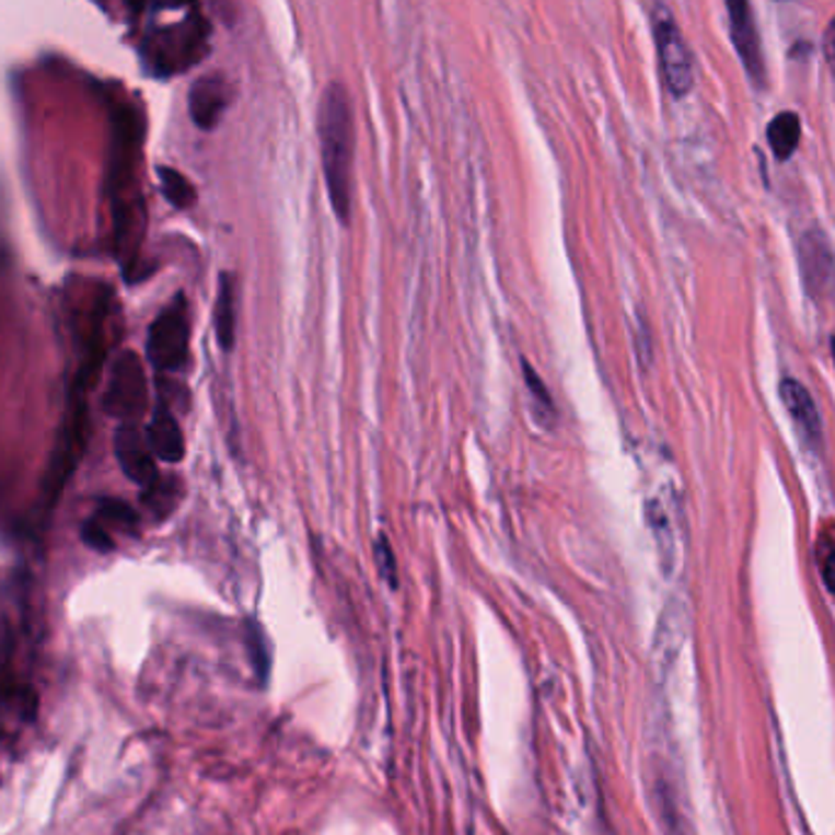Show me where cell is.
Instances as JSON below:
<instances>
[{"instance_id": "1", "label": "cell", "mask_w": 835, "mask_h": 835, "mask_svg": "<svg viewBox=\"0 0 835 835\" xmlns=\"http://www.w3.org/2000/svg\"><path fill=\"white\" fill-rule=\"evenodd\" d=\"M316 130L332 209L338 221L350 225V216H353L356 126L348 89L341 81H334V84L326 86L322 103H318Z\"/></svg>"}, {"instance_id": "2", "label": "cell", "mask_w": 835, "mask_h": 835, "mask_svg": "<svg viewBox=\"0 0 835 835\" xmlns=\"http://www.w3.org/2000/svg\"><path fill=\"white\" fill-rule=\"evenodd\" d=\"M652 33L657 43L659 67H662V77L666 89L672 91L676 98H684L691 94L696 81V67L694 55L686 45V39L679 30L676 20L664 3H654L652 8Z\"/></svg>"}, {"instance_id": "3", "label": "cell", "mask_w": 835, "mask_h": 835, "mask_svg": "<svg viewBox=\"0 0 835 835\" xmlns=\"http://www.w3.org/2000/svg\"><path fill=\"white\" fill-rule=\"evenodd\" d=\"M146 356L150 363L164 373H179L189 360V318L187 304L179 294L164 312L154 318L148 334Z\"/></svg>"}, {"instance_id": "4", "label": "cell", "mask_w": 835, "mask_h": 835, "mask_svg": "<svg viewBox=\"0 0 835 835\" xmlns=\"http://www.w3.org/2000/svg\"><path fill=\"white\" fill-rule=\"evenodd\" d=\"M148 405V387H146V373L136 353L126 350L113 366V373L108 380L106 395H103V407L111 417L123 421H136Z\"/></svg>"}, {"instance_id": "5", "label": "cell", "mask_w": 835, "mask_h": 835, "mask_svg": "<svg viewBox=\"0 0 835 835\" xmlns=\"http://www.w3.org/2000/svg\"><path fill=\"white\" fill-rule=\"evenodd\" d=\"M799 270L813 302H826L833 287V247L821 229H811L799 239Z\"/></svg>"}, {"instance_id": "6", "label": "cell", "mask_w": 835, "mask_h": 835, "mask_svg": "<svg viewBox=\"0 0 835 835\" xmlns=\"http://www.w3.org/2000/svg\"><path fill=\"white\" fill-rule=\"evenodd\" d=\"M728 18H730V35H733V45L738 57L745 67L747 77L757 89L767 86V67L765 55H762L755 15H752L750 0H726Z\"/></svg>"}, {"instance_id": "7", "label": "cell", "mask_w": 835, "mask_h": 835, "mask_svg": "<svg viewBox=\"0 0 835 835\" xmlns=\"http://www.w3.org/2000/svg\"><path fill=\"white\" fill-rule=\"evenodd\" d=\"M116 456L126 476L138 486H150L158 478V468L152 461V449L146 439V431H140L136 421H126L116 431Z\"/></svg>"}, {"instance_id": "8", "label": "cell", "mask_w": 835, "mask_h": 835, "mask_svg": "<svg viewBox=\"0 0 835 835\" xmlns=\"http://www.w3.org/2000/svg\"><path fill=\"white\" fill-rule=\"evenodd\" d=\"M779 397L785 402V407L789 411V417L793 419V427H797L801 441L811 449H821L823 443V421H821V411L813 402L811 393L797 380H781L779 385Z\"/></svg>"}, {"instance_id": "9", "label": "cell", "mask_w": 835, "mask_h": 835, "mask_svg": "<svg viewBox=\"0 0 835 835\" xmlns=\"http://www.w3.org/2000/svg\"><path fill=\"white\" fill-rule=\"evenodd\" d=\"M146 439L154 456L164 463H179L184 459V451H187L184 449V434L179 429V421L164 402L154 407L152 421L146 429Z\"/></svg>"}, {"instance_id": "10", "label": "cell", "mask_w": 835, "mask_h": 835, "mask_svg": "<svg viewBox=\"0 0 835 835\" xmlns=\"http://www.w3.org/2000/svg\"><path fill=\"white\" fill-rule=\"evenodd\" d=\"M223 106H225V96L221 91V84L216 79H204L192 89L189 113L199 128L204 130L213 128V123L221 118Z\"/></svg>"}, {"instance_id": "11", "label": "cell", "mask_w": 835, "mask_h": 835, "mask_svg": "<svg viewBox=\"0 0 835 835\" xmlns=\"http://www.w3.org/2000/svg\"><path fill=\"white\" fill-rule=\"evenodd\" d=\"M799 138H801V118L793 111H781L769 120L767 140L779 162H787L791 158L793 150L799 148Z\"/></svg>"}, {"instance_id": "12", "label": "cell", "mask_w": 835, "mask_h": 835, "mask_svg": "<svg viewBox=\"0 0 835 835\" xmlns=\"http://www.w3.org/2000/svg\"><path fill=\"white\" fill-rule=\"evenodd\" d=\"M216 334H219L221 346L225 350H231L233 334H235V297H233V282L229 275L221 277L219 299H216Z\"/></svg>"}, {"instance_id": "13", "label": "cell", "mask_w": 835, "mask_h": 835, "mask_svg": "<svg viewBox=\"0 0 835 835\" xmlns=\"http://www.w3.org/2000/svg\"><path fill=\"white\" fill-rule=\"evenodd\" d=\"M647 520H649V530L654 532L659 556H662L664 569L669 573L672 571V561H674V532L672 527H669L666 512L662 505H659V500H652L647 505Z\"/></svg>"}, {"instance_id": "14", "label": "cell", "mask_w": 835, "mask_h": 835, "mask_svg": "<svg viewBox=\"0 0 835 835\" xmlns=\"http://www.w3.org/2000/svg\"><path fill=\"white\" fill-rule=\"evenodd\" d=\"M160 182L164 197H167L174 209H189L194 204V187L177 170L160 167Z\"/></svg>"}, {"instance_id": "15", "label": "cell", "mask_w": 835, "mask_h": 835, "mask_svg": "<svg viewBox=\"0 0 835 835\" xmlns=\"http://www.w3.org/2000/svg\"><path fill=\"white\" fill-rule=\"evenodd\" d=\"M378 559H380V569H383V576L385 581L390 585H395L397 581V573H395V564H393V552H390V544L387 540H380L378 542Z\"/></svg>"}, {"instance_id": "16", "label": "cell", "mask_w": 835, "mask_h": 835, "mask_svg": "<svg viewBox=\"0 0 835 835\" xmlns=\"http://www.w3.org/2000/svg\"><path fill=\"white\" fill-rule=\"evenodd\" d=\"M826 59L828 65H833V25H828L826 30Z\"/></svg>"}]
</instances>
